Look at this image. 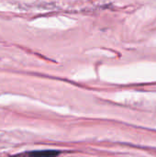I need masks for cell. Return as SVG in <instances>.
Instances as JSON below:
<instances>
[{
    "mask_svg": "<svg viewBox=\"0 0 156 157\" xmlns=\"http://www.w3.org/2000/svg\"><path fill=\"white\" fill-rule=\"evenodd\" d=\"M59 154L60 152L55 150H40V151L25 152V153L15 155L11 157H57Z\"/></svg>",
    "mask_w": 156,
    "mask_h": 157,
    "instance_id": "6da1fadb",
    "label": "cell"
}]
</instances>
